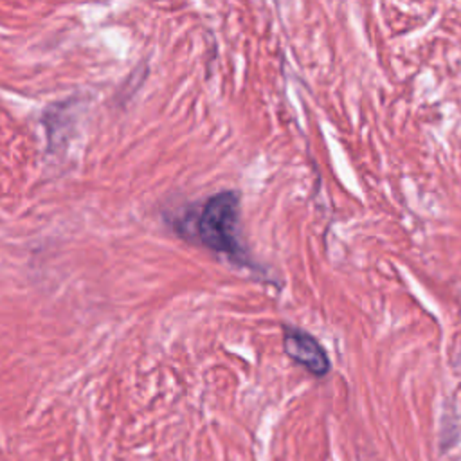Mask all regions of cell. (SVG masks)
<instances>
[{
  "mask_svg": "<svg viewBox=\"0 0 461 461\" xmlns=\"http://www.w3.org/2000/svg\"><path fill=\"white\" fill-rule=\"evenodd\" d=\"M283 348H285V353L295 364L303 366L313 376H324L331 369V364L324 348L317 342L315 337H312L303 330L286 328L283 335Z\"/></svg>",
  "mask_w": 461,
  "mask_h": 461,
  "instance_id": "7a4b0ae2",
  "label": "cell"
},
{
  "mask_svg": "<svg viewBox=\"0 0 461 461\" xmlns=\"http://www.w3.org/2000/svg\"><path fill=\"white\" fill-rule=\"evenodd\" d=\"M238 214H240V196L236 191H220L209 196L198 209L194 218L187 225H180V232L191 229L193 240L200 241L203 247L238 258Z\"/></svg>",
  "mask_w": 461,
  "mask_h": 461,
  "instance_id": "6da1fadb",
  "label": "cell"
}]
</instances>
